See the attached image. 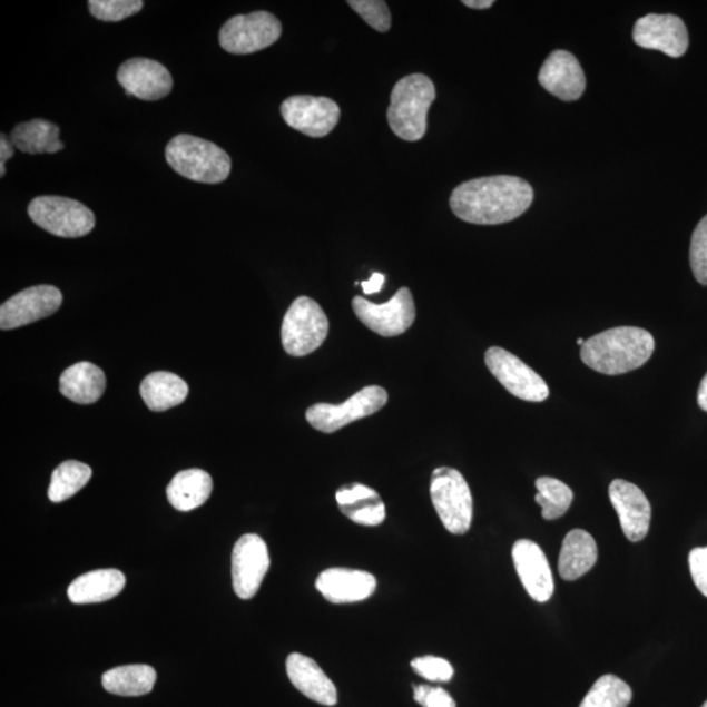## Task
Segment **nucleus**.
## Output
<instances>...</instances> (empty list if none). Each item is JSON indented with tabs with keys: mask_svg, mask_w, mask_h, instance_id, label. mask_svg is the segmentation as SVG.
Returning <instances> with one entry per match:
<instances>
[{
	"mask_svg": "<svg viewBox=\"0 0 707 707\" xmlns=\"http://www.w3.org/2000/svg\"><path fill=\"white\" fill-rule=\"evenodd\" d=\"M533 189L517 176H489L460 184L452 192L453 214L472 225L495 226L515 220L533 203Z\"/></svg>",
	"mask_w": 707,
	"mask_h": 707,
	"instance_id": "obj_1",
	"label": "nucleus"
},
{
	"mask_svg": "<svg viewBox=\"0 0 707 707\" xmlns=\"http://www.w3.org/2000/svg\"><path fill=\"white\" fill-rule=\"evenodd\" d=\"M655 341L641 327L619 326L585 341L580 356L586 366L605 375L628 374L651 359Z\"/></svg>",
	"mask_w": 707,
	"mask_h": 707,
	"instance_id": "obj_2",
	"label": "nucleus"
},
{
	"mask_svg": "<svg viewBox=\"0 0 707 707\" xmlns=\"http://www.w3.org/2000/svg\"><path fill=\"white\" fill-rule=\"evenodd\" d=\"M436 98V89L423 73H413L397 81L386 111L391 129L401 139L421 140L428 130V114Z\"/></svg>",
	"mask_w": 707,
	"mask_h": 707,
	"instance_id": "obj_3",
	"label": "nucleus"
},
{
	"mask_svg": "<svg viewBox=\"0 0 707 707\" xmlns=\"http://www.w3.org/2000/svg\"><path fill=\"white\" fill-rule=\"evenodd\" d=\"M166 159L178 175L192 181L220 184L230 174V158L213 141L189 134H180L169 141Z\"/></svg>",
	"mask_w": 707,
	"mask_h": 707,
	"instance_id": "obj_4",
	"label": "nucleus"
},
{
	"mask_svg": "<svg viewBox=\"0 0 707 707\" xmlns=\"http://www.w3.org/2000/svg\"><path fill=\"white\" fill-rule=\"evenodd\" d=\"M430 495L446 531L464 534L471 530L473 500L464 475L456 469H435L430 481Z\"/></svg>",
	"mask_w": 707,
	"mask_h": 707,
	"instance_id": "obj_5",
	"label": "nucleus"
},
{
	"mask_svg": "<svg viewBox=\"0 0 707 707\" xmlns=\"http://www.w3.org/2000/svg\"><path fill=\"white\" fill-rule=\"evenodd\" d=\"M330 332V320L318 303L308 296L294 301L282 324V345L288 355L304 356L316 352Z\"/></svg>",
	"mask_w": 707,
	"mask_h": 707,
	"instance_id": "obj_6",
	"label": "nucleus"
},
{
	"mask_svg": "<svg viewBox=\"0 0 707 707\" xmlns=\"http://www.w3.org/2000/svg\"><path fill=\"white\" fill-rule=\"evenodd\" d=\"M28 214L37 226L65 239L88 235L96 222L94 213L79 200L58 196L35 198L28 206Z\"/></svg>",
	"mask_w": 707,
	"mask_h": 707,
	"instance_id": "obj_7",
	"label": "nucleus"
},
{
	"mask_svg": "<svg viewBox=\"0 0 707 707\" xmlns=\"http://www.w3.org/2000/svg\"><path fill=\"white\" fill-rule=\"evenodd\" d=\"M282 35L281 21L266 11L237 14L222 27L219 43L230 55H252L272 47Z\"/></svg>",
	"mask_w": 707,
	"mask_h": 707,
	"instance_id": "obj_8",
	"label": "nucleus"
},
{
	"mask_svg": "<svg viewBox=\"0 0 707 707\" xmlns=\"http://www.w3.org/2000/svg\"><path fill=\"white\" fill-rule=\"evenodd\" d=\"M386 403H389V393L382 386L369 385L356 392L344 404L312 405L305 414V419L317 431L333 434L350 423L382 411Z\"/></svg>",
	"mask_w": 707,
	"mask_h": 707,
	"instance_id": "obj_9",
	"label": "nucleus"
},
{
	"mask_svg": "<svg viewBox=\"0 0 707 707\" xmlns=\"http://www.w3.org/2000/svg\"><path fill=\"white\" fill-rule=\"evenodd\" d=\"M485 363L491 374L512 396L530 403H542L549 397L544 379L508 350L490 347L485 354Z\"/></svg>",
	"mask_w": 707,
	"mask_h": 707,
	"instance_id": "obj_10",
	"label": "nucleus"
},
{
	"mask_svg": "<svg viewBox=\"0 0 707 707\" xmlns=\"http://www.w3.org/2000/svg\"><path fill=\"white\" fill-rule=\"evenodd\" d=\"M352 304L356 317L383 337L400 336L415 320V304L407 287L400 288L389 303L375 304L355 296Z\"/></svg>",
	"mask_w": 707,
	"mask_h": 707,
	"instance_id": "obj_11",
	"label": "nucleus"
},
{
	"mask_svg": "<svg viewBox=\"0 0 707 707\" xmlns=\"http://www.w3.org/2000/svg\"><path fill=\"white\" fill-rule=\"evenodd\" d=\"M281 115L289 128L311 138H323L336 128L341 110L331 99L297 95L282 102Z\"/></svg>",
	"mask_w": 707,
	"mask_h": 707,
	"instance_id": "obj_12",
	"label": "nucleus"
},
{
	"mask_svg": "<svg viewBox=\"0 0 707 707\" xmlns=\"http://www.w3.org/2000/svg\"><path fill=\"white\" fill-rule=\"evenodd\" d=\"M271 568L269 550L258 534H244L233 550L234 591L243 600L255 597Z\"/></svg>",
	"mask_w": 707,
	"mask_h": 707,
	"instance_id": "obj_13",
	"label": "nucleus"
},
{
	"mask_svg": "<svg viewBox=\"0 0 707 707\" xmlns=\"http://www.w3.org/2000/svg\"><path fill=\"white\" fill-rule=\"evenodd\" d=\"M62 301V293L55 286L41 285L22 289L0 307V327L2 331H11L39 322L56 314Z\"/></svg>",
	"mask_w": 707,
	"mask_h": 707,
	"instance_id": "obj_14",
	"label": "nucleus"
},
{
	"mask_svg": "<svg viewBox=\"0 0 707 707\" xmlns=\"http://www.w3.org/2000/svg\"><path fill=\"white\" fill-rule=\"evenodd\" d=\"M632 40L639 48L659 50L671 58L683 57L689 47L688 29L675 14L649 13L638 19Z\"/></svg>",
	"mask_w": 707,
	"mask_h": 707,
	"instance_id": "obj_15",
	"label": "nucleus"
},
{
	"mask_svg": "<svg viewBox=\"0 0 707 707\" xmlns=\"http://www.w3.org/2000/svg\"><path fill=\"white\" fill-rule=\"evenodd\" d=\"M117 80L126 95L145 101L166 98L174 88L173 76L166 67L148 58H131L122 63Z\"/></svg>",
	"mask_w": 707,
	"mask_h": 707,
	"instance_id": "obj_16",
	"label": "nucleus"
},
{
	"mask_svg": "<svg viewBox=\"0 0 707 707\" xmlns=\"http://www.w3.org/2000/svg\"><path fill=\"white\" fill-rule=\"evenodd\" d=\"M609 500L620 518L623 534L631 542L642 541L650 530L651 505L635 483L615 480L609 487Z\"/></svg>",
	"mask_w": 707,
	"mask_h": 707,
	"instance_id": "obj_17",
	"label": "nucleus"
},
{
	"mask_svg": "<svg viewBox=\"0 0 707 707\" xmlns=\"http://www.w3.org/2000/svg\"><path fill=\"white\" fill-rule=\"evenodd\" d=\"M512 560L530 597L546 602L554 592V580L548 558L542 549L531 540H518L512 548Z\"/></svg>",
	"mask_w": 707,
	"mask_h": 707,
	"instance_id": "obj_18",
	"label": "nucleus"
},
{
	"mask_svg": "<svg viewBox=\"0 0 707 707\" xmlns=\"http://www.w3.org/2000/svg\"><path fill=\"white\" fill-rule=\"evenodd\" d=\"M539 81L549 94L562 101L582 98L586 76L578 59L566 50H554L542 65Z\"/></svg>",
	"mask_w": 707,
	"mask_h": 707,
	"instance_id": "obj_19",
	"label": "nucleus"
},
{
	"mask_svg": "<svg viewBox=\"0 0 707 707\" xmlns=\"http://www.w3.org/2000/svg\"><path fill=\"white\" fill-rule=\"evenodd\" d=\"M376 578L371 572L333 568L316 579V590L333 605H350L367 600L376 591Z\"/></svg>",
	"mask_w": 707,
	"mask_h": 707,
	"instance_id": "obj_20",
	"label": "nucleus"
},
{
	"mask_svg": "<svg viewBox=\"0 0 707 707\" xmlns=\"http://www.w3.org/2000/svg\"><path fill=\"white\" fill-rule=\"evenodd\" d=\"M286 671L289 681L305 697L324 706L337 705V689L316 661L300 652L288 655Z\"/></svg>",
	"mask_w": 707,
	"mask_h": 707,
	"instance_id": "obj_21",
	"label": "nucleus"
},
{
	"mask_svg": "<svg viewBox=\"0 0 707 707\" xmlns=\"http://www.w3.org/2000/svg\"><path fill=\"white\" fill-rule=\"evenodd\" d=\"M338 509L352 522L364 527L381 526L385 518V504L377 491L363 483L353 482L337 490Z\"/></svg>",
	"mask_w": 707,
	"mask_h": 707,
	"instance_id": "obj_22",
	"label": "nucleus"
},
{
	"mask_svg": "<svg viewBox=\"0 0 707 707\" xmlns=\"http://www.w3.org/2000/svg\"><path fill=\"white\" fill-rule=\"evenodd\" d=\"M106 386L107 377L102 370L89 362L72 364L59 379V391L63 396L81 405L99 401Z\"/></svg>",
	"mask_w": 707,
	"mask_h": 707,
	"instance_id": "obj_23",
	"label": "nucleus"
},
{
	"mask_svg": "<svg viewBox=\"0 0 707 707\" xmlns=\"http://www.w3.org/2000/svg\"><path fill=\"white\" fill-rule=\"evenodd\" d=\"M125 585L126 578L120 570H95L73 580L67 595L73 605H95L116 598Z\"/></svg>",
	"mask_w": 707,
	"mask_h": 707,
	"instance_id": "obj_24",
	"label": "nucleus"
},
{
	"mask_svg": "<svg viewBox=\"0 0 707 707\" xmlns=\"http://www.w3.org/2000/svg\"><path fill=\"white\" fill-rule=\"evenodd\" d=\"M598 561V546L583 530H572L563 540L558 571L564 580H577L587 575Z\"/></svg>",
	"mask_w": 707,
	"mask_h": 707,
	"instance_id": "obj_25",
	"label": "nucleus"
},
{
	"mask_svg": "<svg viewBox=\"0 0 707 707\" xmlns=\"http://www.w3.org/2000/svg\"><path fill=\"white\" fill-rule=\"evenodd\" d=\"M212 475L203 469H188L177 473L167 488L170 504L178 511L188 512L200 508L210 498Z\"/></svg>",
	"mask_w": 707,
	"mask_h": 707,
	"instance_id": "obj_26",
	"label": "nucleus"
},
{
	"mask_svg": "<svg viewBox=\"0 0 707 707\" xmlns=\"http://www.w3.org/2000/svg\"><path fill=\"white\" fill-rule=\"evenodd\" d=\"M188 393V384L173 372H153L140 384V396L153 412H166L183 404Z\"/></svg>",
	"mask_w": 707,
	"mask_h": 707,
	"instance_id": "obj_27",
	"label": "nucleus"
},
{
	"mask_svg": "<svg viewBox=\"0 0 707 707\" xmlns=\"http://www.w3.org/2000/svg\"><path fill=\"white\" fill-rule=\"evenodd\" d=\"M10 139L19 151L39 155L56 154L63 150V141L59 140L57 125L45 120L22 122L13 128Z\"/></svg>",
	"mask_w": 707,
	"mask_h": 707,
	"instance_id": "obj_28",
	"label": "nucleus"
},
{
	"mask_svg": "<svg viewBox=\"0 0 707 707\" xmlns=\"http://www.w3.org/2000/svg\"><path fill=\"white\" fill-rule=\"evenodd\" d=\"M155 681V669L146 665L116 667L102 675L104 689L111 695L125 697L150 694Z\"/></svg>",
	"mask_w": 707,
	"mask_h": 707,
	"instance_id": "obj_29",
	"label": "nucleus"
},
{
	"mask_svg": "<svg viewBox=\"0 0 707 707\" xmlns=\"http://www.w3.org/2000/svg\"><path fill=\"white\" fill-rule=\"evenodd\" d=\"M92 478V469L76 460H67L55 469L48 490L49 500L61 503L79 493Z\"/></svg>",
	"mask_w": 707,
	"mask_h": 707,
	"instance_id": "obj_30",
	"label": "nucleus"
},
{
	"mask_svg": "<svg viewBox=\"0 0 707 707\" xmlns=\"http://www.w3.org/2000/svg\"><path fill=\"white\" fill-rule=\"evenodd\" d=\"M536 489H538V494H536L534 501L541 505V515L546 520L563 517L575 500L572 490L557 479L540 478L536 480Z\"/></svg>",
	"mask_w": 707,
	"mask_h": 707,
	"instance_id": "obj_31",
	"label": "nucleus"
},
{
	"mask_svg": "<svg viewBox=\"0 0 707 707\" xmlns=\"http://www.w3.org/2000/svg\"><path fill=\"white\" fill-rule=\"evenodd\" d=\"M631 689L615 675L601 676L588 691L579 707H628Z\"/></svg>",
	"mask_w": 707,
	"mask_h": 707,
	"instance_id": "obj_32",
	"label": "nucleus"
},
{
	"mask_svg": "<svg viewBox=\"0 0 707 707\" xmlns=\"http://www.w3.org/2000/svg\"><path fill=\"white\" fill-rule=\"evenodd\" d=\"M140 0H91L89 11L101 21H121L144 9Z\"/></svg>",
	"mask_w": 707,
	"mask_h": 707,
	"instance_id": "obj_33",
	"label": "nucleus"
},
{
	"mask_svg": "<svg viewBox=\"0 0 707 707\" xmlns=\"http://www.w3.org/2000/svg\"><path fill=\"white\" fill-rule=\"evenodd\" d=\"M347 4L377 32L390 31L391 12L382 0H348Z\"/></svg>",
	"mask_w": 707,
	"mask_h": 707,
	"instance_id": "obj_34",
	"label": "nucleus"
},
{
	"mask_svg": "<svg viewBox=\"0 0 707 707\" xmlns=\"http://www.w3.org/2000/svg\"><path fill=\"white\" fill-rule=\"evenodd\" d=\"M689 262L695 278L707 286V215L698 223L691 236Z\"/></svg>",
	"mask_w": 707,
	"mask_h": 707,
	"instance_id": "obj_35",
	"label": "nucleus"
},
{
	"mask_svg": "<svg viewBox=\"0 0 707 707\" xmlns=\"http://www.w3.org/2000/svg\"><path fill=\"white\" fill-rule=\"evenodd\" d=\"M414 672L429 681L446 683L453 677V667L449 660L438 657H421L412 660Z\"/></svg>",
	"mask_w": 707,
	"mask_h": 707,
	"instance_id": "obj_36",
	"label": "nucleus"
},
{
	"mask_svg": "<svg viewBox=\"0 0 707 707\" xmlns=\"http://www.w3.org/2000/svg\"><path fill=\"white\" fill-rule=\"evenodd\" d=\"M414 699L423 707H456L455 699L442 688L416 686Z\"/></svg>",
	"mask_w": 707,
	"mask_h": 707,
	"instance_id": "obj_37",
	"label": "nucleus"
},
{
	"mask_svg": "<svg viewBox=\"0 0 707 707\" xmlns=\"http://www.w3.org/2000/svg\"><path fill=\"white\" fill-rule=\"evenodd\" d=\"M689 569L698 591L707 598V547L691 550Z\"/></svg>",
	"mask_w": 707,
	"mask_h": 707,
	"instance_id": "obj_38",
	"label": "nucleus"
},
{
	"mask_svg": "<svg viewBox=\"0 0 707 707\" xmlns=\"http://www.w3.org/2000/svg\"><path fill=\"white\" fill-rule=\"evenodd\" d=\"M14 148L11 139L7 138L4 134L0 136V176L6 175V161L12 158Z\"/></svg>",
	"mask_w": 707,
	"mask_h": 707,
	"instance_id": "obj_39",
	"label": "nucleus"
},
{
	"mask_svg": "<svg viewBox=\"0 0 707 707\" xmlns=\"http://www.w3.org/2000/svg\"><path fill=\"white\" fill-rule=\"evenodd\" d=\"M385 283V275L381 273H374L369 281L361 283L363 293L366 295L381 293V289Z\"/></svg>",
	"mask_w": 707,
	"mask_h": 707,
	"instance_id": "obj_40",
	"label": "nucleus"
},
{
	"mask_svg": "<svg viewBox=\"0 0 707 707\" xmlns=\"http://www.w3.org/2000/svg\"><path fill=\"white\" fill-rule=\"evenodd\" d=\"M697 400L699 407H701L704 412H707V374L703 379L701 384H699Z\"/></svg>",
	"mask_w": 707,
	"mask_h": 707,
	"instance_id": "obj_41",
	"label": "nucleus"
},
{
	"mask_svg": "<svg viewBox=\"0 0 707 707\" xmlns=\"http://www.w3.org/2000/svg\"><path fill=\"white\" fill-rule=\"evenodd\" d=\"M463 4L473 10H488L494 4V0H464Z\"/></svg>",
	"mask_w": 707,
	"mask_h": 707,
	"instance_id": "obj_42",
	"label": "nucleus"
},
{
	"mask_svg": "<svg viewBox=\"0 0 707 707\" xmlns=\"http://www.w3.org/2000/svg\"><path fill=\"white\" fill-rule=\"evenodd\" d=\"M577 344H578V346L582 347L583 344H585L583 338H578Z\"/></svg>",
	"mask_w": 707,
	"mask_h": 707,
	"instance_id": "obj_43",
	"label": "nucleus"
},
{
	"mask_svg": "<svg viewBox=\"0 0 707 707\" xmlns=\"http://www.w3.org/2000/svg\"><path fill=\"white\" fill-rule=\"evenodd\" d=\"M701 707H707V701Z\"/></svg>",
	"mask_w": 707,
	"mask_h": 707,
	"instance_id": "obj_44",
	"label": "nucleus"
}]
</instances>
